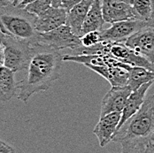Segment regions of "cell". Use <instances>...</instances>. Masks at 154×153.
<instances>
[{"mask_svg": "<svg viewBox=\"0 0 154 153\" xmlns=\"http://www.w3.org/2000/svg\"><path fill=\"white\" fill-rule=\"evenodd\" d=\"M102 12V0H94L82 28V36L89 32L101 31L105 23Z\"/></svg>", "mask_w": 154, "mask_h": 153, "instance_id": "cell-16", "label": "cell"}, {"mask_svg": "<svg viewBox=\"0 0 154 153\" xmlns=\"http://www.w3.org/2000/svg\"><path fill=\"white\" fill-rule=\"evenodd\" d=\"M131 92L128 86L112 87L102 99L100 117L112 112H122Z\"/></svg>", "mask_w": 154, "mask_h": 153, "instance_id": "cell-8", "label": "cell"}, {"mask_svg": "<svg viewBox=\"0 0 154 153\" xmlns=\"http://www.w3.org/2000/svg\"><path fill=\"white\" fill-rule=\"evenodd\" d=\"M154 82H148L141 86L139 89L131 92L129 95L126 105L124 106L123 111L122 112V119L119 123L117 130L126 122L130 117H132L135 113H137L139 109L143 106L144 100H145V95L150 89V87L153 84Z\"/></svg>", "mask_w": 154, "mask_h": 153, "instance_id": "cell-13", "label": "cell"}, {"mask_svg": "<svg viewBox=\"0 0 154 153\" xmlns=\"http://www.w3.org/2000/svg\"><path fill=\"white\" fill-rule=\"evenodd\" d=\"M101 42L100 31L89 32L82 36H81V43L83 47H91Z\"/></svg>", "mask_w": 154, "mask_h": 153, "instance_id": "cell-21", "label": "cell"}, {"mask_svg": "<svg viewBox=\"0 0 154 153\" xmlns=\"http://www.w3.org/2000/svg\"><path fill=\"white\" fill-rule=\"evenodd\" d=\"M0 43L4 47L5 66L14 73L28 69L34 45L29 42L3 35L0 37Z\"/></svg>", "mask_w": 154, "mask_h": 153, "instance_id": "cell-4", "label": "cell"}, {"mask_svg": "<svg viewBox=\"0 0 154 153\" xmlns=\"http://www.w3.org/2000/svg\"><path fill=\"white\" fill-rule=\"evenodd\" d=\"M14 0H0V6H8L13 5Z\"/></svg>", "mask_w": 154, "mask_h": 153, "instance_id": "cell-27", "label": "cell"}, {"mask_svg": "<svg viewBox=\"0 0 154 153\" xmlns=\"http://www.w3.org/2000/svg\"><path fill=\"white\" fill-rule=\"evenodd\" d=\"M132 7L137 19L142 20H152V5L150 0H133Z\"/></svg>", "mask_w": 154, "mask_h": 153, "instance_id": "cell-18", "label": "cell"}, {"mask_svg": "<svg viewBox=\"0 0 154 153\" xmlns=\"http://www.w3.org/2000/svg\"><path fill=\"white\" fill-rule=\"evenodd\" d=\"M114 1L122 2V3H126V4H129V5H132V3H133V0H114Z\"/></svg>", "mask_w": 154, "mask_h": 153, "instance_id": "cell-30", "label": "cell"}, {"mask_svg": "<svg viewBox=\"0 0 154 153\" xmlns=\"http://www.w3.org/2000/svg\"><path fill=\"white\" fill-rule=\"evenodd\" d=\"M154 134V95L147 97L139 111L116 131L112 141L122 143L135 140L151 141Z\"/></svg>", "mask_w": 154, "mask_h": 153, "instance_id": "cell-3", "label": "cell"}, {"mask_svg": "<svg viewBox=\"0 0 154 153\" xmlns=\"http://www.w3.org/2000/svg\"><path fill=\"white\" fill-rule=\"evenodd\" d=\"M146 27H154V20H142L130 19L112 24V26L100 31L101 42L124 43L128 38Z\"/></svg>", "mask_w": 154, "mask_h": 153, "instance_id": "cell-5", "label": "cell"}, {"mask_svg": "<svg viewBox=\"0 0 154 153\" xmlns=\"http://www.w3.org/2000/svg\"><path fill=\"white\" fill-rule=\"evenodd\" d=\"M86 67L90 68L100 76L107 80L112 87H123L128 86V70L120 66H92L87 65Z\"/></svg>", "mask_w": 154, "mask_h": 153, "instance_id": "cell-12", "label": "cell"}, {"mask_svg": "<svg viewBox=\"0 0 154 153\" xmlns=\"http://www.w3.org/2000/svg\"><path fill=\"white\" fill-rule=\"evenodd\" d=\"M67 12L62 7H50L45 13L36 16L35 28L39 33H46L66 25Z\"/></svg>", "mask_w": 154, "mask_h": 153, "instance_id": "cell-11", "label": "cell"}, {"mask_svg": "<svg viewBox=\"0 0 154 153\" xmlns=\"http://www.w3.org/2000/svg\"><path fill=\"white\" fill-rule=\"evenodd\" d=\"M151 141H152V142H154V134H153V136H152V139H151Z\"/></svg>", "mask_w": 154, "mask_h": 153, "instance_id": "cell-32", "label": "cell"}, {"mask_svg": "<svg viewBox=\"0 0 154 153\" xmlns=\"http://www.w3.org/2000/svg\"><path fill=\"white\" fill-rule=\"evenodd\" d=\"M152 5V20H154V0H150Z\"/></svg>", "mask_w": 154, "mask_h": 153, "instance_id": "cell-29", "label": "cell"}, {"mask_svg": "<svg viewBox=\"0 0 154 153\" xmlns=\"http://www.w3.org/2000/svg\"><path fill=\"white\" fill-rule=\"evenodd\" d=\"M18 90V82H16L14 72L6 66L0 68V103L10 101Z\"/></svg>", "mask_w": 154, "mask_h": 153, "instance_id": "cell-15", "label": "cell"}, {"mask_svg": "<svg viewBox=\"0 0 154 153\" xmlns=\"http://www.w3.org/2000/svg\"><path fill=\"white\" fill-rule=\"evenodd\" d=\"M34 1H35V0H22L17 6H19L20 8H25L28 5H29V4H31Z\"/></svg>", "mask_w": 154, "mask_h": 153, "instance_id": "cell-26", "label": "cell"}, {"mask_svg": "<svg viewBox=\"0 0 154 153\" xmlns=\"http://www.w3.org/2000/svg\"><path fill=\"white\" fill-rule=\"evenodd\" d=\"M50 7H51V0H35L28 5L24 9L34 15L39 16L45 13Z\"/></svg>", "mask_w": 154, "mask_h": 153, "instance_id": "cell-20", "label": "cell"}, {"mask_svg": "<svg viewBox=\"0 0 154 153\" xmlns=\"http://www.w3.org/2000/svg\"><path fill=\"white\" fill-rule=\"evenodd\" d=\"M102 12L105 21L111 24L137 19L132 5L114 0H102Z\"/></svg>", "mask_w": 154, "mask_h": 153, "instance_id": "cell-10", "label": "cell"}, {"mask_svg": "<svg viewBox=\"0 0 154 153\" xmlns=\"http://www.w3.org/2000/svg\"><path fill=\"white\" fill-rule=\"evenodd\" d=\"M145 153H154V142H149L146 149H145Z\"/></svg>", "mask_w": 154, "mask_h": 153, "instance_id": "cell-25", "label": "cell"}, {"mask_svg": "<svg viewBox=\"0 0 154 153\" xmlns=\"http://www.w3.org/2000/svg\"><path fill=\"white\" fill-rule=\"evenodd\" d=\"M93 2L94 0H82L67 12L66 24L69 26L72 31L79 37L82 36V28Z\"/></svg>", "mask_w": 154, "mask_h": 153, "instance_id": "cell-14", "label": "cell"}, {"mask_svg": "<svg viewBox=\"0 0 154 153\" xmlns=\"http://www.w3.org/2000/svg\"><path fill=\"white\" fill-rule=\"evenodd\" d=\"M154 82V71L142 66H131L128 70V86L132 91L139 89L145 83Z\"/></svg>", "mask_w": 154, "mask_h": 153, "instance_id": "cell-17", "label": "cell"}, {"mask_svg": "<svg viewBox=\"0 0 154 153\" xmlns=\"http://www.w3.org/2000/svg\"><path fill=\"white\" fill-rule=\"evenodd\" d=\"M62 61L63 56L59 50L40 44L33 46L27 75L18 82L17 98L27 103L34 94L48 90L60 78Z\"/></svg>", "mask_w": 154, "mask_h": 153, "instance_id": "cell-1", "label": "cell"}, {"mask_svg": "<svg viewBox=\"0 0 154 153\" xmlns=\"http://www.w3.org/2000/svg\"><path fill=\"white\" fill-rule=\"evenodd\" d=\"M121 119L122 112H112L100 117L98 122L94 127L93 133L98 139V142L101 147L106 146L112 140Z\"/></svg>", "mask_w": 154, "mask_h": 153, "instance_id": "cell-9", "label": "cell"}, {"mask_svg": "<svg viewBox=\"0 0 154 153\" xmlns=\"http://www.w3.org/2000/svg\"><path fill=\"white\" fill-rule=\"evenodd\" d=\"M38 44L59 51L65 49L74 50L82 45L81 37L76 35L66 24L46 33H39Z\"/></svg>", "mask_w": 154, "mask_h": 153, "instance_id": "cell-6", "label": "cell"}, {"mask_svg": "<svg viewBox=\"0 0 154 153\" xmlns=\"http://www.w3.org/2000/svg\"><path fill=\"white\" fill-rule=\"evenodd\" d=\"M52 7H61L62 0H51Z\"/></svg>", "mask_w": 154, "mask_h": 153, "instance_id": "cell-28", "label": "cell"}, {"mask_svg": "<svg viewBox=\"0 0 154 153\" xmlns=\"http://www.w3.org/2000/svg\"><path fill=\"white\" fill-rule=\"evenodd\" d=\"M22 0H14V3H13V5H14V6H17L20 2H21Z\"/></svg>", "mask_w": 154, "mask_h": 153, "instance_id": "cell-31", "label": "cell"}, {"mask_svg": "<svg viewBox=\"0 0 154 153\" xmlns=\"http://www.w3.org/2000/svg\"><path fill=\"white\" fill-rule=\"evenodd\" d=\"M82 1V0H62L61 7L66 10V12H69L73 7H75Z\"/></svg>", "mask_w": 154, "mask_h": 153, "instance_id": "cell-22", "label": "cell"}, {"mask_svg": "<svg viewBox=\"0 0 154 153\" xmlns=\"http://www.w3.org/2000/svg\"><path fill=\"white\" fill-rule=\"evenodd\" d=\"M36 16L24 8L14 6H0V32L3 35L38 44L39 32L35 28Z\"/></svg>", "mask_w": 154, "mask_h": 153, "instance_id": "cell-2", "label": "cell"}, {"mask_svg": "<svg viewBox=\"0 0 154 153\" xmlns=\"http://www.w3.org/2000/svg\"><path fill=\"white\" fill-rule=\"evenodd\" d=\"M5 64V56H4V47L0 43V68L4 66Z\"/></svg>", "mask_w": 154, "mask_h": 153, "instance_id": "cell-24", "label": "cell"}, {"mask_svg": "<svg viewBox=\"0 0 154 153\" xmlns=\"http://www.w3.org/2000/svg\"><path fill=\"white\" fill-rule=\"evenodd\" d=\"M151 141L148 140H135L124 142L122 144V152L121 153H145V149L148 142Z\"/></svg>", "mask_w": 154, "mask_h": 153, "instance_id": "cell-19", "label": "cell"}, {"mask_svg": "<svg viewBox=\"0 0 154 153\" xmlns=\"http://www.w3.org/2000/svg\"><path fill=\"white\" fill-rule=\"evenodd\" d=\"M124 44L154 64V27H146L141 29L128 38Z\"/></svg>", "mask_w": 154, "mask_h": 153, "instance_id": "cell-7", "label": "cell"}, {"mask_svg": "<svg viewBox=\"0 0 154 153\" xmlns=\"http://www.w3.org/2000/svg\"><path fill=\"white\" fill-rule=\"evenodd\" d=\"M0 153H15V151L12 146L0 140Z\"/></svg>", "mask_w": 154, "mask_h": 153, "instance_id": "cell-23", "label": "cell"}]
</instances>
